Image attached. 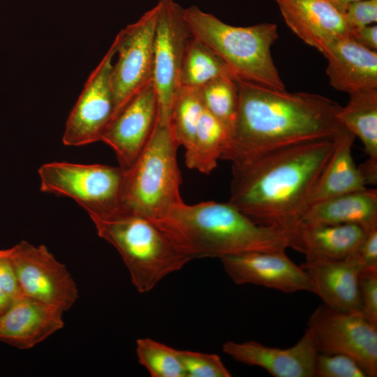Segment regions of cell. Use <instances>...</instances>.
<instances>
[{
  "instance_id": "7402d4cb",
  "label": "cell",
  "mask_w": 377,
  "mask_h": 377,
  "mask_svg": "<svg viewBox=\"0 0 377 377\" xmlns=\"http://www.w3.org/2000/svg\"><path fill=\"white\" fill-rule=\"evenodd\" d=\"M301 223L357 224L369 229L377 224V190L367 188L312 205L302 214Z\"/></svg>"
},
{
  "instance_id": "6da1fadb",
  "label": "cell",
  "mask_w": 377,
  "mask_h": 377,
  "mask_svg": "<svg viewBox=\"0 0 377 377\" xmlns=\"http://www.w3.org/2000/svg\"><path fill=\"white\" fill-rule=\"evenodd\" d=\"M337 137L276 148L232 163L228 202L258 224L289 232L294 242L306 201Z\"/></svg>"
},
{
  "instance_id": "9a60e30c",
  "label": "cell",
  "mask_w": 377,
  "mask_h": 377,
  "mask_svg": "<svg viewBox=\"0 0 377 377\" xmlns=\"http://www.w3.org/2000/svg\"><path fill=\"white\" fill-rule=\"evenodd\" d=\"M224 353L241 363L261 367L275 377H314L318 351L312 332L307 328L292 347L282 349L257 341H226Z\"/></svg>"
},
{
  "instance_id": "603a6c76",
  "label": "cell",
  "mask_w": 377,
  "mask_h": 377,
  "mask_svg": "<svg viewBox=\"0 0 377 377\" xmlns=\"http://www.w3.org/2000/svg\"><path fill=\"white\" fill-rule=\"evenodd\" d=\"M337 113L340 123L362 141L368 158L377 165V89L353 93Z\"/></svg>"
},
{
  "instance_id": "83f0119b",
  "label": "cell",
  "mask_w": 377,
  "mask_h": 377,
  "mask_svg": "<svg viewBox=\"0 0 377 377\" xmlns=\"http://www.w3.org/2000/svg\"><path fill=\"white\" fill-rule=\"evenodd\" d=\"M139 363L151 377H186L177 349L151 338L136 341Z\"/></svg>"
},
{
  "instance_id": "e575fe53",
  "label": "cell",
  "mask_w": 377,
  "mask_h": 377,
  "mask_svg": "<svg viewBox=\"0 0 377 377\" xmlns=\"http://www.w3.org/2000/svg\"><path fill=\"white\" fill-rule=\"evenodd\" d=\"M348 37L364 47L377 52L376 24L350 29Z\"/></svg>"
},
{
  "instance_id": "4fadbf2b",
  "label": "cell",
  "mask_w": 377,
  "mask_h": 377,
  "mask_svg": "<svg viewBox=\"0 0 377 377\" xmlns=\"http://www.w3.org/2000/svg\"><path fill=\"white\" fill-rule=\"evenodd\" d=\"M219 259L236 284H254L288 293H314V285L307 272L295 264L286 250L249 252Z\"/></svg>"
},
{
  "instance_id": "484cf974",
  "label": "cell",
  "mask_w": 377,
  "mask_h": 377,
  "mask_svg": "<svg viewBox=\"0 0 377 377\" xmlns=\"http://www.w3.org/2000/svg\"><path fill=\"white\" fill-rule=\"evenodd\" d=\"M203 110L200 88L182 87L172 103L168 119L179 147L186 149L190 146Z\"/></svg>"
},
{
  "instance_id": "9c48e42d",
  "label": "cell",
  "mask_w": 377,
  "mask_h": 377,
  "mask_svg": "<svg viewBox=\"0 0 377 377\" xmlns=\"http://www.w3.org/2000/svg\"><path fill=\"white\" fill-rule=\"evenodd\" d=\"M308 327L318 353L355 359L367 376H377V325L361 313H345L323 304L310 316Z\"/></svg>"
},
{
  "instance_id": "4316f807",
  "label": "cell",
  "mask_w": 377,
  "mask_h": 377,
  "mask_svg": "<svg viewBox=\"0 0 377 377\" xmlns=\"http://www.w3.org/2000/svg\"><path fill=\"white\" fill-rule=\"evenodd\" d=\"M205 110L228 131H232L238 106L237 77L232 75L216 78L200 88Z\"/></svg>"
},
{
  "instance_id": "ffe728a7",
  "label": "cell",
  "mask_w": 377,
  "mask_h": 377,
  "mask_svg": "<svg viewBox=\"0 0 377 377\" xmlns=\"http://www.w3.org/2000/svg\"><path fill=\"white\" fill-rule=\"evenodd\" d=\"M369 229L357 224H300L293 248L305 255L303 264L348 258Z\"/></svg>"
},
{
  "instance_id": "5b68a950",
  "label": "cell",
  "mask_w": 377,
  "mask_h": 377,
  "mask_svg": "<svg viewBox=\"0 0 377 377\" xmlns=\"http://www.w3.org/2000/svg\"><path fill=\"white\" fill-rule=\"evenodd\" d=\"M179 147L169 121L156 116L142 150L133 165L124 170L121 212L154 221L183 202Z\"/></svg>"
},
{
  "instance_id": "f1b7e54d",
  "label": "cell",
  "mask_w": 377,
  "mask_h": 377,
  "mask_svg": "<svg viewBox=\"0 0 377 377\" xmlns=\"http://www.w3.org/2000/svg\"><path fill=\"white\" fill-rule=\"evenodd\" d=\"M186 377H230L231 373L216 354L178 350Z\"/></svg>"
},
{
  "instance_id": "e0dca14e",
  "label": "cell",
  "mask_w": 377,
  "mask_h": 377,
  "mask_svg": "<svg viewBox=\"0 0 377 377\" xmlns=\"http://www.w3.org/2000/svg\"><path fill=\"white\" fill-rule=\"evenodd\" d=\"M64 312L57 306L25 295L17 297L0 317V341L31 348L63 327Z\"/></svg>"
},
{
  "instance_id": "d590c367",
  "label": "cell",
  "mask_w": 377,
  "mask_h": 377,
  "mask_svg": "<svg viewBox=\"0 0 377 377\" xmlns=\"http://www.w3.org/2000/svg\"><path fill=\"white\" fill-rule=\"evenodd\" d=\"M13 300L0 289V317L6 312Z\"/></svg>"
},
{
  "instance_id": "1f68e13d",
  "label": "cell",
  "mask_w": 377,
  "mask_h": 377,
  "mask_svg": "<svg viewBox=\"0 0 377 377\" xmlns=\"http://www.w3.org/2000/svg\"><path fill=\"white\" fill-rule=\"evenodd\" d=\"M343 15L350 30L372 24L377 21V0L353 2Z\"/></svg>"
},
{
  "instance_id": "4dcf8cb0",
  "label": "cell",
  "mask_w": 377,
  "mask_h": 377,
  "mask_svg": "<svg viewBox=\"0 0 377 377\" xmlns=\"http://www.w3.org/2000/svg\"><path fill=\"white\" fill-rule=\"evenodd\" d=\"M362 314L377 325V268L362 270L359 276Z\"/></svg>"
},
{
  "instance_id": "3957f363",
  "label": "cell",
  "mask_w": 377,
  "mask_h": 377,
  "mask_svg": "<svg viewBox=\"0 0 377 377\" xmlns=\"http://www.w3.org/2000/svg\"><path fill=\"white\" fill-rule=\"evenodd\" d=\"M152 222L191 260L293 246L289 232L258 224L228 202L188 205L183 201Z\"/></svg>"
},
{
  "instance_id": "8fae6325",
  "label": "cell",
  "mask_w": 377,
  "mask_h": 377,
  "mask_svg": "<svg viewBox=\"0 0 377 377\" xmlns=\"http://www.w3.org/2000/svg\"><path fill=\"white\" fill-rule=\"evenodd\" d=\"M3 253L24 295L64 311L76 302L78 291L74 279L44 245L36 246L22 240Z\"/></svg>"
},
{
  "instance_id": "d4e9b609",
  "label": "cell",
  "mask_w": 377,
  "mask_h": 377,
  "mask_svg": "<svg viewBox=\"0 0 377 377\" xmlns=\"http://www.w3.org/2000/svg\"><path fill=\"white\" fill-rule=\"evenodd\" d=\"M234 75L205 44L191 36L187 43L181 71V87L200 88L212 80Z\"/></svg>"
},
{
  "instance_id": "7a4b0ae2",
  "label": "cell",
  "mask_w": 377,
  "mask_h": 377,
  "mask_svg": "<svg viewBox=\"0 0 377 377\" xmlns=\"http://www.w3.org/2000/svg\"><path fill=\"white\" fill-rule=\"evenodd\" d=\"M238 106L221 159L238 163L298 142L334 138L341 106L317 94L289 93L237 78Z\"/></svg>"
},
{
  "instance_id": "f546056e",
  "label": "cell",
  "mask_w": 377,
  "mask_h": 377,
  "mask_svg": "<svg viewBox=\"0 0 377 377\" xmlns=\"http://www.w3.org/2000/svg\"><path fill=\"white\" fill-rule=\"evenodd\" d=\"M315 376L367 377V375L361 365L348 355L318 353L316 361Z\"/></svg>"
},
{
  "instance_id": "ac0fdd59",
  "label": "cell",
  "mask_w": 377,
  "mask_h": 377,
  "mask_svg": "<svg viewBox=\"0 0 377 377\" xmlns=\"http://www.w3.org/2000/svg\"><path fill=\"white\" fill-rule=\"evenodd\" d=\"M323 54L327 59L330 84L335 89L351 94L377 89V52L344 37L332 43Z\"/></svg>"
},
{
  "instance_id": "8d00e7d4",
  "label": "cell",
  "mask_w": 377,
  "mask_h": 377,
  "mask_svg": "<svg viewBox=\"0 0 377 377\" xmlns=\"http://www.w3.org/2000/svg\"><path fill=\"white\" fill-rule=\"evenodd\" d=\"M333 6L339 10L341 13L343 14L347 6L355 1H362V0H329Z\"/></svg>"
},
{
  "instance_id": "8992f818",
  "label": "cell",
  "mask_w": 377,
  "mask_h": 377,
  "mask_svg": "<svg viewBox=\"0 0 377 377\" xmlns=\"http://www.w3.org/2000/svg\"><path fill=\"white\" fill-rule=\"evenodd\" d=\"M98 235L121 256L136 290L145 293L191 261L149 219L120 212L91 216Z\"/></svg>"
},
{
  "instance_id": "7c38bea8",
  "label": "cell",
  "mask_w": 377,
  "mask_h": 377,
  "mask_svg": "<svg viewBox=\"0 0 377 377\" xmlns=\"http://www.w3.org/2000/svg\"><path fill=\"white\" fill-rule=\"evenodd\" d=\"M115 54L114 40L88 77L66 120L62 137L64 145L78 147L101 141L114 112L110 75Z\"/></svg>"
},
{
  "instance_id": "d6a6232c",
  "label": "cell",
  "mask_w": 377,
  "mask_h": 377,
  "mask_svg": "<svg viewBox=\"0 0 377 377\" xmlns=\"http://www.w3.org/2000/svg\"><path fill=\"white\" fill-rule=\"evenodd\" d=\"M362 270L377 268V224L370 228L362 241L349 256Z\"/></svg>"
},
{
  "instance_id": "d6986e66",
  "label": "cell",
  "mask_w": 377,
  "mask_h": 377,
  "mask_svg": "<svg viewBox=\"0 0 377 377\" xmlns=\"http://www.w3.org/2000/svg\"><path fill=\"white\" fill-rule=\"evenodd\" d=\"M310 276L314 293L324 304L345 313L362 314L359 288L361 267L351 258L300 265Z\"/></svg>"
},
{
  "instance_id": "5bb4252c",
  "label": "cell",
  "mask_w": 377,
  "mask_h": 377,
  "mask_svg": "<svg viewBox=\"0 0 377 377\" xmlns=\"http://www.w3.org/2000/svg\"><path fill=\"white\" fill-rule=\"evenodd\" d=\"M157 111V96L151 82L129 101L103 132L101 141L113 150L123 170L133 165L145 147Z\"/></svg>"
},
{
  "instance_id": "30bf717a",
  "label": "cell",
  "mask_w": 377,
  "mask_h": 377,
  "mask_svg": "<svg viewBox=\"0 0 377 377\" xmlns=\"http://www.w3.org/2000/svg\"><path fill=\"white\" fill-rule=\"evenodd\" d=\"M158 5L152 84L157 96V117L168 121L172 103L182 87V66L191 35L180 5L173 0H159Z\"/></svg>"
},
{
  "instance_id": "277c9868",
  "label": "cell",
  "mask_w": 377,
  "mask_h": 377,
  "mask_svg": "<svg viewBox=\"0 0 377 377\" xmlns=\"http://www.w3.org/2000/svg\"><path fill=\"white\" fill-rule=\"evenodd\" d=\"M184 15L191 36L208 46L235 77L286 89L271 54L279 37L276 24L232 26L195 6L184 8Z\"/></svg>"
},
{
  "instance_id": "836d02e7",
  "label": "cell",
  "mask_w": 377,
  "mask_h": 377,
  "mask_svg": "<svg viewBox=\"0 0 377 377\" xmlns=\"http://www.w3.org/2000/svg\"><path fill=\"white\" fill-rule=\"evenodd\" d=\"M0 289L13 300L24 295L13 267L5 256L3 249L0 250Z\"/></svg>"
},
{
  "instance_id": "ba28073f",
  "label": "cell",
  "mask_w": 377,
  "mask_h": 377,
  "mask_svg": "<svg viewBox=\"0 0 377 377\" xmlns=\"http://www.w3.org/2000/svg\"><path fill=\"white\" fill-rule=\"evenodd\" d=\"M158 11L157 3L136 22L121 29L114 38L117 60L112 64L110 75L114 98L112 120L135 94L152 82Z\"/></svg>"
},
{
  "instance_id": "cb8c5ba5",
  "label": "cell",
  "mask_w": 377,
  "mask_h": 377,
  "mask_svg": "<svg viewBox=\"0 0 377 377\" xmlns=\"http://www.w3.org/2000/svg\"><path fill=\"white\" fill-rule=\"evenodd\" d=\"M229 137L227 128L204 108L193 141L185 149L187 168L210 174L221 159Z\"/></svg>"
},
{
  "instance_id": "44dd1931",
  "label": "cell",
  "mask_w": 377,
  "mask_h": 377,
  "mask_svg": "<svg viewBox=\"0 0 377 377\" xmlns=\"http://www.w3.org/2000/svg\"><path fill=\"white\" fill-rule=\"evenodd\" d=\"M355 138L346 128L337 137L335 148L310 193L305 209L317 202L367 188V182L352 154Z\"/></svg>"
},
{
  "instance_id": "2e32d148",
  "label": "cell",
  "mask_w": 377,
  "mask_h": 377,
  "mask_svg": "<svg viewBox=\"0 0 377 377\" xmlns=\"http://www.w3.org/2000/svg\"><path fill=\"white\" fill-rule=\"evenodd\" d=\"M288 27L322 54L336 40L349 36L343 13L329 0H274Z\"/></svg>"
},
{
  "instance_id": "52a82bcc",
  "label": "cell",
  "mask_w": 377,
  "mask_h": 377,
  "mask_svg": "<svg viewBox=\"0 0 377 377\" xmlns=\"http://www.w3.org/2000/svg\"><path fill=\"white\" fill-rule=\"evenodd\" d=\"M42 192L75 200L91 216L121 212L124 170L120 166L54 161L38 169Z\"/></svg>"
}]
</instances>
